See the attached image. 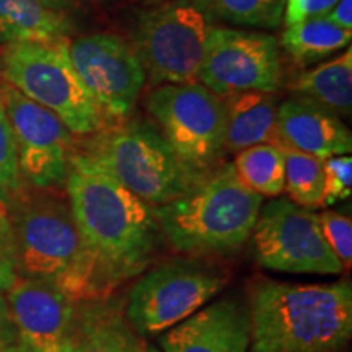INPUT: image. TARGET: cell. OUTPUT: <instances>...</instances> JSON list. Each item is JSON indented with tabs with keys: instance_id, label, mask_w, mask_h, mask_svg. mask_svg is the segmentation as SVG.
<instances>
[{
	"instance_id": "obj_1",
	"label": "cell",
	"mask_w": 352,
	"mask_h": 352,
	"mask_svg": "<svg viewBox=\"0 0 352 352\" xmlns=\"http://www.w3.org/2000/svg\"><path fill=\"white\" fill-rule=\"evenodd\" d=\"M69 208L108 296L148 270L165 243L153 206L74 147L65 178Z\"/></svg>"
},
{
	"instance_id": "obj_2",
	"label": "cell",
	"mask_w": 352,
	"mask_h": 352,
	"mask_svg": "<svg viewBox=\"0 0 352 352\" xmlns=\"http://www.w3.org/2000/svg\"><path fill=\"white\" fill-rule=\"evenodd\" d=\"M248 352H341L352 336V285L259 277L248 287Z\"/></svg>"
},
{
	"instance_id": "obj_3",
	"label": "cell",
	"mask_w": 352,
	"mask_h": 352,
	"mask_svg": "<svg viewBox=\"0 0 352 352\" xmlns=\"http://www.w3.org/2000/svg\"><path fill=\"white\" fill-rule=\"evenodd\" d=\"M44 191L25 188L7 204L19 276L54 285L76 303L109 298L69 202Z\"/></svg>"
},
{
	"instance_id": "obj_4",
	"label": "cell",
	"mask_w": 352,
	"mask_h": 352,
	"mask_svg": "<svg viewBox=\"0 0 352 352\" xmlns=\"http://www.w3.org/2000/svg\"><path fill=\"white\" fill-rule=\"evenodd\" d=\"M263 197L240 182L232 164L192 184L183 196L157 206L165 243L186 256H222L243 248L252 236Z\"/></svg>"
},
{
	"instance_id": "obj_5",
	"label": "cell",
	"mask_w": 352,
	"mask_h": 352,
	"mask_svg": "<svg viewBox=\"0 0 352 352\" xmlns=\"http://www.w3.org/2000/svg\"><path fill=\"white\" fill-rule=\"evenodd\" d=\"M82 151L122 186L157 208L192 186L162 132L145 121L126 120L88 135Z\"/></svg>"
},
{
	"instance_id": "obj_6",
	"label": "cell",
	"mask_w": 352,
	"mask_h": 352,
	"mask_svg": "<svg viewBox=\"0 0 352 352\" xmlns=\"http://www.w3.org/2000/svg\"><path fill=\"white\" fill-rule=\"evenodd\" d=\"M69 41L10 43L0 51V78L56 114L77 138L104 127L103 116L78 78Z\"/></svg>"
},
{
	"instance_id": "obj_7",
	"label": "cell",
	"mask_w": 352,
	"mask_h": 352,
	"mask_svg": "<svg viewBox=\"0 0 352 352\" xmlns=\"http://www.w3.org/2000/svg\"><path fill=\"white\" fill-rule=\"evenodd\" d=\"M145 108L192 184L212 173L226 157L223 100L199 82L153 88Z\"/></svg>"
},
{
	"instance_id": "obj_8",
	"label": "cell",
	"mask_w": 352,
	"mask_h": 352,
	"mask_svg": "<svg viewBox=\"0 0 352 352\" xmlns=\"http://www.w3.org/2000/svg\"><path fill=\"white\" fill-rule=\"evenodd\" d=\"M228 276L202 258L168 259L144 271L127 294V323L144 340L160 336L186 320L226 287Z\"/></svg>"
},
{
	"instance_id": "obj_9",
	"label": "cell",
	"mask_w": 352,
	"mask_h": 352,
	"mask_svg": "<svg viewBox=\"0 0 352 352\" xmlns=\"http://www.w3.org/2000/svg\"><path fill=\"white\" fill-rule=\"evenodd\" d=\"M210 26L189 0H173L140 16L132 47L153 85L197 82Z\"/></svg>"
},
{
	"instance_id": "obj_10",
	"label": "cell",
	"mask_w": 352,
	"mask_h": 352,
	"mask_svg": "<svg viewBox=\"0 0 352 352\" xmlns=\"http://www.w3.org/2000/svg\"><path fill=\"white\" fill-rule=\"evenodd\" d=\"M250 239L256 263L264 270L320 276L344 272L323 239L316 212L287 197H274L261 206Z\"/></svg>"
},
{
	"instance_id": "obj_11",
	"label": "cell",
	"mask_w": 352,
	"mask_h": 352,
	"mask_svg": "<svg viewBox=\"0 0 352 352\" xmlns=\"http://www.w3.org/2000/svg\"><path fill=\"white\" fill-rule=\"evenodd\" d=\"M197 82L220 98L252 90L274 94L283 83L279 43L263 32L210 26Z\"/></svg>"
},
{
	"instance_id": "obj_12",
	"label": "cell",
	"mask_w": 352,
	"mask_h": 352,
	"mask_svg": "<svg viewBox=\"0 0 352 352\" xmlns=\"http://www.w3.org/2000/svg\"><path fill=\"white\" fill-rule=\"evenodd\" d=\"M69 57L104 127L129 120L147 80L138 52L111 33H94L69 43Z\"/></svg>"
},
{
	"instance_id": "obj_13",
	"label": "cell",
	"mask_w": 352,
	"mask_h": 352,
	"mask_svg": "<svg viewBox=\"0 0 352 352\" xmlns=\"http://www.w3.org/2000/svg\"><path fill=\"white\" fill-rule=\"evenodd\" d=\"M0 104L16 144L21 178L34 189L64 186L74 134L50 109L34 103L0 78Z\"/></svg>"
},
{
	"instance_id": "obj_14",
	"label": "cell",
	"mask_w": 352,
	"mask_h": 352,
	"mask_svg": "<svg viewBox=\"0 0 352 352\" xmlns=\"http://www.w3.org/2000/svg\"><path fill=\"white\" fill-rule=\"evenodd\" d=\"M16 342L30 352H69L78 331L80 303L54 285L19 276L6 294Z\"/></svg>"
},
{
	"instance_id": "obj_15",
	"label": "cell",
	"mask_w": 352,
	"mask_h": 352,
	"mask_svg": "<svg viewBox=\"0 0 352 352\" xmlns=\"http://www.w3.org/2000/svg\"><path fill=\"white\" fill-rule=\"evenodd\" d=\"M252 321L246 298L226 296L157 336L162 352H248Z\"/></svg>"
},
{
	"instance_id": "obj_16",
	"label": "cell",
	"mask_w": 352,
	"mask_h": 352,
	"mask_svg": "<svg viewBox=\"0 0 352 352\" xmlns=\"http://www.w3.org/2000/svg\"><path fill=\"white\" fill-rule=\"evenodd\" d=\"M277 132L283 151L292 148L321 160L352 151V134L341 118L302 96L277 104Z\"/></svg>"
},
{
	"instance_id": "obj_17",
	"label": "cell",
	"mask_w": 352,
	"mask_h": 352,
	"mask_svg": "<svg viewBox=\"0 0 352 352\" xmlns=\"http://www.w3.org/2000/svg\"><path fill=\"white\" fill-rule=\"evenodd\" d=\"M222 100L226 107L227 153H239L258 144H272L280 148L274 94L239 91Z\"/></svg>"
},
{
	"instance_id": "obj_18",
	"label": "cell",
	"mask_w": 352,
	"mask_h": 352,
	"mask_svg": "<svg viewBox=\"0 0 352 352\" xmlns=\"http://www.w3.org/2000/svg\"><path fill=\"white\" fill-rule=\"evenodd\" d=\"M72 21L43 0H0V39L3 43L67 41Z\"/></svg>"
},
{
	"instance_id": "obj_19",
	"label": "cell",
	"mask_w": 352,
	"mask_h": 352,
	"mask_svg": "<svg viewBox=\"0 0 352 352\" xmlns=\"http://www.w3.org/2000/svg\"><path fill=\"white\" fill-rule=\"evenodd\" d=\"M83 303L76 342L69 352H132L138 334L127 323L121 303L111 298Z\"/></svg>"
},
{
	"instance_id": "obj_20",
	"label": "cell",
	"mask_w": 352,
	"mask_h": 352,
	"mask_svg": "<svg viewBox=\"0 0 352 352\" xmlns=\"http://www.w3.org/2000/svg\"><path fill=\"white\" fill-rule=\"evenodd\" d=\"M290 91L315 101L338 116L352 111V50L342 52L318 67L303 70L290 82Z\"/></svg>"
},
{
	"instance_id": "obj_21",
	"label": "cell",
	"mask_w": 352,
	"mask_h": 352,
	"mask_svg": "<svg viewBox=\"0 0 352 352\" xmlns=\"http://www.w3.org/2000/svg\"><path fill=\"white\" fill-rule=\"evenodd\" d=\"M351 39L352 30L340 28L327 16H320L285 26L280 43L297 64L308 65L349 46Z\"/></svg>"
},
{
	"instance_id": "obj_22",
	"label": "cell",
	"mask_w": 352,
	"mask_h": 352,
	"mask_svg": "<svg viewBox=\"0 0 352 352\" xmlns=\"http://www.w3.org/2000/svg\"><path fill=\"white\" fill-rule=\"evenodd\" d=\"M233 170L250 191L261 197H280L285 188L284 151L272 144H258L235 153Z\"/></svg>"
},
{
	"instance_id": "obj_23",
	"label": "cell",
	"mask_w": 352,
	"mask_h": 352,
	"mask_svg": "<svg viewBox=\"0 0 352 352\" xmlns=\"http://www.w3.org/2000/svg\"><path fill=\"white\" fill-rule=\"evenodd\" d=\"M321 158L292 148H284L287 199L303 209L315 210L323 206L324 170Z\"/></svg>"
},
{
	"instance_id": "obj_24",
	"label": "cell",
	"mask_w": 352,
	"mask_h": 352,
	"mask_svg": "<svg viewBox=\"0 0 352 352\" xmlns=\"http://www.w3.org/2000/svg\"><path fill=\"white\" fill-rule=\"evenodd\" d=\"M208 19L250 28H277L283 21L285 0H189Z\"/></svg>"
},
{
	"instance_id": "obj_25",
	"label": "cell",
	"mask_w": 352,
	"mask_h": 352,
	"mask_svg": "<svg viewBox=\"0 0 352 352\" xmlns=\"http://www.w3.org/2000/svg\"><path fill=\"white\" fill-rule=\"evenodd\" d=\"M25 189L10 122L0 104V202L7 206Z\"/></svg>"
},
{
	"instance_id": "obj_26",
	"label": "cell",
	"mask_w": 352,
	"mask_h": 352,
	"mask_svg": "<svg viewBox=\"0 0 352 352\" xmlns=\"http://www.w3.org/2000/svg\"><path fill=\"white\" fill-rule=\"evenodd\" d=\"M320 230L331 252L340 259L344 272L352 264V223L351 219L336 210H323L316 214Z\"/></svg>"
},
{
	"instance_id": "obj_27",
	"label": "cell",
	"mask_w": 352,
	"mask_h": 352,
	"mask_svg": "<svg viewBox=\"0 0 352 352\" xmlns=\"http://www.w3.org/2000/svg\"><path fill=\"white\" fill-rule=\"evenodd\" d=\"M323 170L324 208L349 199L352 192V158L349 155L329 157L323 162Z\"/></svg>"
},
{
	"instance_id": "obj_28",
	"label": "cell",
	"mask_w": 352,
	"mask_h": 352,
	"mask_svg": "<svg viewBox=\"0 0 352 352\" xmlns=\"http://www.w3.org/2000/svg\"><path fill=\"white\" fill-rule=\"evenodd\" d=\"M19 279L15 233L7 206L0 202V294H7Z\"/></svg>"
},
{
	"instance_id": "obj_29",
	"label": "cell",
	"mask_w": 352,
	"mask_h": 352,
	"mask_svg": "<svg viewBox=\"0 0 352 352\" xmlns=\"http://www.w3.org/2000/svg\"><path fill=\"white\" fill-rule=\"evenodd\" d=\"M338 2L340 0H294L292 3L285 6V26L300 23L308 19L327 16Z\"/></svg>"
},
{
	"instance_id": "obj_30",
	"label": "cell",
	"mask_w": 352,
	"mask_h": 352,
	"mask_svg": "<svg viewBox=\"0 0 352 352\" xmlns=\"http://www.w3.org/2000/svg\"><path fill=\"white\" fill-rule=\"evenodd\" d=\"M16 342V331L8 310L6 294H0V347Z\"/></svg>"
},
{
	"instance_id": "obj_31",
	"label": "cell",
	"mask_w": 352,
	"mask_h": 352,
	"mask_svg": "<svg viewBox=\"0 0 352 352\" xmlns=\"http://www.w3.org/2000/svg\"><path fill=\"white\" fill-rule=\"evenodd\" d=\"M327 19L340 26V28L352 30V0H340L328 12Z\"/></svg>"
},
{
	"instance_id": "obj_32",
	"label": "cell",
	"mask_w": 352,
	"mask_h": 352,
	"mask_svg": "<svg viewBox=\"0 0 352 352\" xmlns=\"http://www.w3.org/2000/svg\"><path fill=\"white\" fill-rule=\"evenodd\" d=\"M43 2L50 8H52V10L67 13L72 8H76L80 3V0H43Z\"/></svg>"
},
{
	"instance_id": "obj_33",
	"label": "cell",
	"mask_w": 352,
	"mask_h": 352,
	"mask_svg": "<svg viewBox=\"0 0 352 352\" xmlns=\"http://www.w3.org/2000/svg\"><path fill=\"white\" fill-rule=\"evenodd\" d=\"M132 352H162V351L158 349V346L152 344V342L144 340V338L138 336L135 338L134 347H132Z\"/></svg>"
},
{
	"instance_id": "obj_34",
	"label": "cell",
	"mask_w": 352,
	"mask_h": 352,
	"mask_svg": "<svg viewBox=\"0 0 352 352\" xmlns=\"http://www.w3.org/2000/svg\"><path fill=\"white\" fill-rule=\"evenodd\" d=\"M0 352H30V351L25 349V347L21 346L20 342H13V344L0 347Z\"/></svg>"
},
{
	"instance_id": "obj_35",
	"label": "cell",
	"mask_w": 352,
	"mask_h": 352,
	"mask_svg": "<svg viewBox=\"0 0 352 352\" xmlns=\"http://www.w3.org/2000/svg\"><path fill=\"white\" fill-rule=\"evenodd\" d=\"M294 0H285V6H289V3H292Z\"/></svg>"
}]
</instances>
